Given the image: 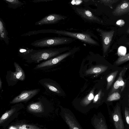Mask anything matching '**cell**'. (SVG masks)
<instances>
[{"instance_id": "obj_26", "label": "cell", "mask_w": 129, "mask_h": 129, "mask_svg": "<svg viewBox=\"0 0 129 129\" xmlns=\"http://www.w3.org/2000/svg\"><path fill=\"white\" fill-rule=\"evenodd\" d=\"M119 0H100V3L103 4L105 6L109 7L111 9H113L112 5L119 1Z\"/></svg>"}, {"instance_id": "obj_18", "label": "cell", "mask_w": 129, "mask_h": 129, "mask_svg": "<svg viewBox=\"0 0 129 129\" xmlns=\"http://www.w3.org/2000/svg\"><path fill=\"white\" fill-rule=\"evenodd\" d=\"M127 68H124L119 73V76L117 80L114 83L111 91L109 94V95L116 91H118V89L120 88L119 82L121 78L123 76L125 73Z\"/></svg>"}, {"instance_id": "obj_34", "label": "cell", "mask_w": 129, "mask_h": 129, "mask_svg": "<svg viewBox=\"0 0 129 129\" xmlns=\"http://www.w3.org/2000/svg\"><path fill=\"white\" fill-rule=\"evenodd\" d=\"M128 106H129V93L128 95Z\"/></svg>"}, {"instance_id": "obj_17", "label": "cell", "mask_w": 129, "mask_h": 129, "mask_svg": "<svg viewBox=\"0 0 129 129\" xmlns=\"http://www.w3.org/2000/svg\"><path fill=\"white\" fill-rule=\"evenodd\" d=\"M13 129H46L34 124L25 123L17 124L11 126Z\"/></svg>"}, {"instance_id": "obj_21", "label": "cell", "mask_w": 129, "mask_h": 129, "mask_svg": "<svg viewBox=\"0 0 129 129\" xmlns=\"http://www.w3.org/2000/svg\"><path fill=\"white\" fill-rule=\"evenodd\" d=\"M8 5L9 7L16 9L20 7L24 4V3L18 0H3Z\"/></svg>"}, {"instance_id": "obj_9", "label": "cell", "mask_w": 129, "mask_h": 129, "mask_svg": "<svg viewBox=\"0 0 129 129\" xmlns=\"http://www.w3.org/2000/svg\"><path fill=\"white\" fill-rule=\"evenodd\" d=\"M40 89H36L22 92L19 95L15 97L10 103L13 104L21 102H26L36 95Z\"/></svg>"}, {"instance_id": "obj_7", "label": "cell", "mask_w": 129, "mask_h": 129, "mask_svg": "<svg viewBox=\"0 0 129 129\" xmlns=\"http://www.w3.org/2000/svg\"><path fill=\"white\" fill-rule=\"evenodd\" d=\"M79 47H75L69 51L61 54L47 61L42 62L37 65V68H40L46 67L50 66L57 63L63 59L69 56L73 52L76 51Z\"/></svg>"}, {"instance_id": "obj_28", "label": "cell", "mask_w": 129, "mask_h": 129, "mask_svg": "<svg viewBox=\"0 0 129 129\" xmlns=\"http://www.w3.org/2000/svg\"><path fill=\"white\" fill-rule=\"evenodd\" d=\"M124 115L126 122L129 126V108L125 107L124 109Z\"/></svg>"}, {"instance_id": "obj_15", "label": "cell", "mask_w": 129, "mask_h": 129, "mask_svg": "<svg viewBox=\"0 0 129 129\" xmlns=\"http://www.w3.org/2000/svg\"><path fill=\"white\" fill-rule=\"evenodd\" d=\"M108 67L105 65H99L93 67L85 71L86 75L100 74L106 71Z\"/></svg>"}, {"instance_id": "obj_35", "label": "cell", "mask_w": 129, "mask_h": 129, "mask_svg": "<svg viewBox=\"0 0 129 129\" xmlns=\"http://www.w3.org/2000/svg\"><path fill=\"white\" fill-rule=\"evenodd\" d=\"M127 45H128L129 46V42H127L126 43Z\"/></svg>"}, {"instance_id": "obj_11", "label": "cell", "mask_w": 129, "mask_h": 129, "mask_svg": "<svg viewBox=\"0 0 129 129\" xmlns=\"http://www.w3.org/2000/svg\"><path fill=\"white\" fill-rule=\"evenodd\" d=\"M91 123L95 129H108L104 117L101 113L93 115Z\"/></svg>"}, {"instance_id": "obj_14", "label": "cell", "mask_w": 129, "mask_h": 129, "mask_svg": "<svg viewBox=\"0 0 129 129\" xmlns=\"http://www.w3.org/2000/svg\"><path fill=\"white\" fill-rule=\"evenodd\" d=\"M8 35L5 24L3 19L0 17V39L4 41L7 45L9 44L10 39Z\"/></svg>"}, {"instance_id": "obj_12", "label": "cell", "mask_w": 129, "mask_h": 129, "mask_svg": "<svg viewBox=\"0 0 129 129\" xmlns=\"http://www.w3.org/2000/svg\"><path fill=\"white\" fill-rule=\"evenodd\" d=\"M129 13V1H122L116 6L112 12L114 16H120Z\"/></svg>"}, {"instance_id": "obj_1", "label": "cell", "mask_w": 129, "mask_h": 129, "mask_svg": "<svg viewBox=\"0 0 129 129\" xmlns=\"http://www.w3.org/2000/svg\"><path fill=\"white\" fill-rule=\"evenodd\" d=\"M69 49L70 47H66L59 48L33 49L30 53L23 57L29 62H39L42 60L49 59Z\"/></svg>"}, {"instance_id": "obj_4", "label": "cell", "mask_w": 129, "mask_h": 129, "mask_svg": "<svg viewBox=\"0 0 129 129\" xmlns=\"http://www.w3.org/2000/svg\"><path fill=\"white\" fill-rule=\"evenodd\" d=\"M60 115L70 129H83L74 114L70 110L61 109Z\"/></svg>"}, {"instance_id": "obj_6", "label": "cell", "mask_w": 129, "mask_h": 129, "mask_svg": "<svg viewBox=\"0 0 129 129\" xmlns=\"http://www.w3.org/2000/svg\"><path fill=\"white\" fill-rule=\"evenodd\" d=\"M73 8L75 13L85 20L99 24L102 22L100 18L88 10L76 7H73Z\"/></svg>"}, {"instance_id": "obj_29", "label": "cell", "mask_w": 129, "mask_h": 129, "mask_svg": "<svg viewBox=\"0 0 129 129\" xmlns=\"http://www.w3.org/2000/svg\"><path fill=\"white\" fill-rule=\"evenodd\" d=\"M123 77L121 78L119 82L120 88L121 92H122L124 90L125 87V83L123 78Z\"/></svg>"}, {"instance_id": "obj_24", "label": "cell", "mask_w": 129, "mask_h": 129, "mask_svg": "<svg viewBox=\"0 0 129 129\" xmlns=\"http://www.w3.org/2000/svg\"><path fill=\"white\" fill-rule=\"evenodd\" d=\"M129 60V53L119 57L115 61V63L117 65L121 64Z\"/></svg>"}, {"instance_id": "obj_23", "label": "cell", "mask_w": 129, "mask_h": 129, "mask_svg": "<svg viewBox=\"0 0 129 129\" xmlns=\"http://www.w3.org/2000/svg\"><path fill=\"white\" fill-rule=\"evenodd\" d=\"M33 50L32 48L30 49L27 47H22L19 49L18 53L20 56L23 57L30 53Z\"/></svg>"}, {"instance_id": "obj_27", "label": "cell", "mask_w": 129, "mask_h": 129, "mask_svg": "<svg viewBox=\"0 0 129 129\" xmlns=\"http://www.w3.org/2000/svg\"><path fill=\"white\" fill-rule=\"evenodd\" d=\"M44 85L51 91L57 93H60L59 91L56 87L49 83H45Z\"/></svg>"}, {"instance_id": "obj_19", "label": "cell", "mask_w": 129, "mask_h": 129, "mask_svg": "<svg viewBox=\"0 0 129 129\" xmlns=\"http://www.w3.org/2000/svg\"><path fill=\"white\" fill-rule=\"evenodd\" d=\"M94 88L80 102V105L82 107H86L93 100L94 98Z\"/></svg>"}, {"instance_id": "obj_13", "label": "cell", "mask_w": 129, "mask_h": 129, "mask_svg": "<svg viewBox=\"0 0 129 129\" xmlns=\"http://www.w3.org/2000/svg\"><path fill=\"white\" fill-rule=\"evenodd\" d=\"M14 65L15 71L12 72L11 76L12 79L14 80H24L25 78V75L23 70L17 63L15 62Z\"/></svg>"}, {"instance_id": "obj_32", "label": "cell", "mask_w": 129, "mask_h": 129, "mask_svg": "<svg viewBox=\"0 0 129 129\" xmlns=\"http://www.w3.org/2000/svg\"><path fill=\"white\" fill-rule=\"evenodd\" d=\"M2 82L1 80V79L0 78V88L1 89L2 88Z\"/></svg>"}, {"instance_id": "obj_16", "label": "cell", "mask_w": 129, "mask_h": 129, "mask_svg": "<svg viewBox=\"0 0 129 129\" xmlns=\"http://www.w3.org/2000/svg\"><path fill=\"white\" fill-rule=\"evenodd\" d=\"M27 109L29 111L35 113H42L44 111L43 105L40 102L30 104L27 106Z\"/></svg>"}, {"instance_id": "obj_10", "label": "cell", "mask_w": 129, "mask_h": 129, "mask_svg": "<svg viewBox=\"0 0 129 129\" xmlns=\"http://www.w3.org/2000/svg\"><path fill=\"white\" fill-rule=\"evenodd\" d=\"M112 117L116 129H124L120 107L117 105L112 114Z\"/></svg>"}, {"instance_id": "obj_25", "label": "cell", "mask_w": 129, "mask_h": 129, "mask_svg": "<svg viewBox=\"0 0 129 129\" xmlns=\"http://www.w3.org/2000/svg\"><path fill=\"white\" fill-rule=\"evenodd\" d=\"M120 97V95L118 92H115L108 95L107 101L110 102L117 100H119Z\"/></svg>"}, {"instance_id": "obj_8", "label": "cell", "mask_w": 129, "mask_h": 129, "mask_svg": "<svg viewBox=\"0 0 129 129\" xmlns=\"http://www.w3.org/2000/svg\"><path fill=\"white\" fill-rule=\"evenodd\" d=\"M67 18V16L60 14L55 13L51 14L36 22L35 25H42L45 24H55L60 20L64 19Z\"/></svg>"}, {"instance_id": "obj_2", "label": "cell", "mask_w": 129, "mask_h": 129, "mask_svg": "<svg viewBox=\"0 0 129 129\" xmlns=\"http://www.w3.org/2000/svg\"><path fill=\"white\" fill-rule=\"evenodd\" d=\"M75 39L66 37H47L37 40L30 45L37 47H49L70 44Z\"/></svg>"}, {"instance_id": "obj_3", "label": "cell", "mask_w": 129, "mask_h": 129, "mask_svg": "<svg viewBox=\"0 0 129 129\" xmlns=\"http://www.w3.org/2000/svg\"><path fill=\"white\" fill-rule=\"evenodd\" d=\"M47 33H52L69 37L78 39L89 44L98 46V43L93 39L90 36L86 33L73 32L63 30L48 29Z\"/></svg>"}, {"instance_id": "obj_5", "label": "cell", "mask_w": 129, "mask_h": 129, "mask_svg": "<svg viewBox=\"0 0 129 129\" xmlns=\"http://www.w3.org/2000/svg\"><path fill=\"white\" fill-rule=\"evenodd\" d=\"M96 31L99 32L101 37L102 49L103 54L108 52L114 33V30L106 31L100 28H97Z\"/></svg>"}, {"instance_id": "obj_22", "label": "cell", "mask_w": 129, "mask_h": 129, "mask_svg": "<svg viewBox=\"0 0 129 129\" xmlns=\"http://www.w3.org/2000/svg\"><path fill=\"white\" fill-rule=\"evenodd\" d=\"M118 72V70L114 71L111 73L106 78L107 82L106 88L107 90H108L110 87L115 78Z\"/></svg>"}, {"instance_id": "obj_30", "label": "cell", "mask_w": 129, "mask_h": 129, "mask_svg": "<svg viewBox=\"0 0 129 129\" xmlns=\"http://www.w3.org/2000/svg\"><path fill=\"white\" fill-rule=\"evenodd\" d=\"M102 93V90H100L98 93L94 97L93 101V103L94 104L96 103L100 99Z\"/></svg>"}, {"instance_id": "obj_31", "label": "cell", "mask_w": 129, "mask_h": 129, "mask_svg": "<svg viewBox=\"0 0 129 129\" xmlns=\"http://www.w3.org/2000/svg\"><path fill=\"white\" fill-rule=\"evenodd\" d=\"M52 1V0H34L32 1L34 3H38L40 2H47Z\"/></svg>"}, {"instance_id": "obj_33", "label": "cell", "mask_w": 129, "mask_h": 129, "mask_svg": "<svg viewBox=\"0 0 129 129\" xmlns=\"http://www.w3.org/2000/svg\"><path fill=\"white\" fill-rule=\"evenodd\" d=\"M126 32L127 33L129 34V27L128 28L126 31Z\"/></svg>"}, {"instance_id": "obj_20", "label": "cell", "mask_w": 129, "mask_h": 129, "mask_svg": "<svg viewBox=\"0 0 129 129\" xmlns=\"http://www.w3.org/2000/svg\"><path fill=\"white\" fill-rule=\"evenodd\" d=\"M16 108L13 107L4 114L0 118V125H1L8 120V119L16 112Z\"/></svg>"}]
</instances>
